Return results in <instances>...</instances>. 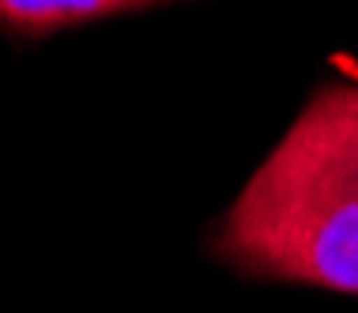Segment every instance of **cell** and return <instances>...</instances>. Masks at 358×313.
Returning a JSON list of instances; mask_svg holds the SVG:
<instances>
[{
  "label": "cell",
  "mask_w": 358,
  "mask_h": 313,
  "mask_svg": "<svg viewBox=\"0 0 358 313\" xmlns=\"http://www.w3.org/2000/svg\"><path fill=\"white\" fill-rule=\"evenodd\" d=\"M245 279L358 298V87H324L249 174L211 234Z\"/></svg>",
  "instance_id": "cell-1"
},
{
  "label": "cell",
  "mask_w": 358,
  "mask_h": 313,
  "mask_svg": "<svg viewBox=\"0 0 358 313\" xmlns=\"http://www.w3.org/2000/svg\"><path fill=\"white\" fill-rule=\"evenodd\" d=\"M155 0H0V23L15 31H53V27H76L91 19L129 12Z\"/></svg>",
  "instance_id": "cell-2"
}]
</instances>
